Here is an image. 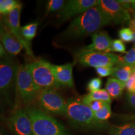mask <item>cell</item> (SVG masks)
<instances>
[{"label":"cell","mask_w":135,"mask_h":135,"mask_svg":"<svg viewBox=\"0 0 135 135\" xmlns=\"http://www.w3.org/2000/svg\"><path fill=\"white\" fill-rule=\"evenodd\" d=\"M111 23L98 6H94L76 18L63 32L61 38L70 40L93 34L103 26Z\"/></svg>","instance_id":"6da1fadb"},{"label":"cell","mask_w":135,"mask_h":135,"mask_svg":"<svg viewBox=\"0 0 135 135\" xmlns=\"http://www.w3.org/2000/svg\"><path fill=\"white\" fill-rule=\"evenodd\" d=\"M65 115L73 125L78 128L99 129L108 126L107 122L98 120L91 109L79 99L67 101Z\"/></svg>","instance_id":"7a4b0ae2"},{"label":"cell","mask_w":135,"mask_h":135,"mask_svg":"<svg viewBox=\"0 0 135 135\" xmlns=\"http://www.w3.org/2000/svg\"><path fill=\"white\" fill-rule=\"evenodd\" d=\"M25 111L31 121L34 135H71L60 121L41 109L31 106Z\"/></svg>","instance_id":"3957f363"},{"label":"cell","mask_w":135,"mask_h":135,"mask_svg":"<svg viewBox=\"0 0 135 135\" xmlns=\"http://www.w3.org/2000/svg\"><path fill=\"white\" fill-rule=\"evenodd\" d=\"M76 61L83 66L99 68L117 65L120 56L111 53L95 51L83 48L75 54Z\"/></svg>","instance_id":"277c9868"},{"label":"cell","mask_w":135,"mask_h":135,"mask_svg":"<svg viewBox=\"0 0 135 135\" xmlns=\"http://www.w3.org/2000/svg\"><path fill=\"white\" fill-rule=\"evenodd\" d=\"M50 64L44 60L35 61L27 64L33 81L40 90L56 89L61 86L56 80Z\"/></svg>","instance_id":"5b68a950"},{"label":"cell","mask_w":135,"mask_h":135,"mask_svg":"<svg viewBox=\"0 0 135 135\" xmlns=\"http://www.w3.org/2000/svg\"><path fill=\"white\" fill-rule=\"evenodd\" d=\"M16 88L20 98L24 103L30 104L36 99L40 90L33 81L27 64L18 65Z\"/></svg>","instance_id":"8992f818"},{"label":"cell","mask_w":135,"mask_h":135,"mask_svg":"<svg viewBox=\"0 0 135 135\" xmlns=\"http://www.w3.org/2000/svg\"><path fill=\"white\" fill-rule=\"evenodd\" d=\"M38 104L47 112L58 115H65L67 101L53 89H41L36 98Z\"/></svg>","instance_id":"52a82bcc"},{"label":"cell","mask_w":135,"mask_h":135,"mask_svg":"<svg viewBox=\"0 0 135 135\" xmlns=\"http://www.w3.org/2000/svg\"><path fill=\"white\" fill-rule=\"evenodd\" d=\"M18 65L11 59L0 60V98L9 99V94L16 85Z\"/></svg>","instance_id":"ba28073f"},{"label":"cell","mask_w":135,"mask_h":135,"mask_svg":"<svg viewBox=\"0 0 135 135\" xmlns=\"http://www.w3.org/2000/svg\"><path fill=\"white\" fill-rule=\"evenodd\" d=\"M98 6L111 23L123 24L129 21L131 15L127 9L124 8L118 1L115 0H100Z\"/></svg>","instance_id":"9c48e42d"},{"label":"cell","mask_w":135,"mask_h":135,"mask_svg":"<svg viewBox=\"0 0 135 135\" xmlns=\"http://www.w3.org/2000/svg\"><path fill=\"white\" fill-rule=\"evenodd\" d=\"M22 9V4L20 3L9 14L4 16L5 24L9 31L19 41L23 48L26 50L27 55L31 58H34V55L31 50V43L27 42L21 35V27L20 26V15Z\"/></svg>","instance_id":"30bf717a"},{"label":"cell","mask_w":135,"mask_h":135,"mask_svg":"<svg viewBox=\"0 0 135 135\" xmlns=\"http://www.w3.org/2000/svg\"><path fill=\"white\" fill-rule=\"evenodd\" d=\"M6 122L15 135H34L31 121L25 109L15 111L7 118Z\"/></svg>","instance_id":"8fae6325"},{"label":"cell","mask_w":135,"mask_h":135,"mask_svg":"<svg viewBox=\"0 0 135 135\" xmlns=\"http://www.w3.org/2000/svg\"><path fill=\"white\" fill-rule=\"evenodd\" d=\"M99 2L98 0H70L66 1L58 15L59 22L63 23L75 15L82 14L91 8L98 6Z\"/></svg>","instance_id":"7c38bea8"},{"label":"cell","mask_w":135,"mask_h":135,"mask_svg":"<svg viewBox=\"0 0 135 135\" xmlns=\"http://www.w3.org/2000/svg\"><path fill=\"white\" fill-rule=\"evenodd\" d=\"M55 78L60 86L69 88L74 87V80L73 76V63H66L63 65H55L50 64Z\"/></svg>","instance_id":"4fadbf2b"},{"label":"cell","mask_w":135,"mask_h":135,"mask_svg":"<svg viewBox=\"0 0 135 135\" xmlns=\"http://www.w3.org/2000/svg\"><path fill=\"white\" fill-rule=\"evenodd\" d=\"M92 43L84 47L87 50L104 53H110L112 39L106 31H97L91 35Z\"/></svg>","instance_id":"5bb4252c"},{"label":"cell","mask_w":135,"mask_h":135,"mask_svg":"<svg viewBox=\"0 0 135 135\" xmlns=\"http://www.w3.org/2000/svg\"><path fill=\"white\" fill-rule=\"evenodd\" d=\"M0 40L5 50L11 56L18 55L23 48L21 43L10 33L8 29L0 35Z\"/></svg>","instance_id":"9a60e30c"},{"label":"cell","mask_w":135,"mask_h":135,"mask_svg":"<svg viewBox=\"0 0 135 135\" xmlns=\"http://www.w3.org/2000/svg\"><path fill=\"white\" fill-rule=\"evenodd\" d=\"M126 84L114 78H109L106 83V89L113 98H118L123 94Z\"/></svg>","instance_id":"2e32d148"},{"label":"cell","mask_w":135,"mask_h":135,"mask_svg":"<svg viewBox=\"0 0 135 135\" xmlns=\"http://www.w3.org/2000/svg\"><path fill=\"white\" fill-rule=\"evenodd\" d=\"M134 66L117 65L116 66L113 67V70L111 75V77L117 79L126 84L132 74Z\"/></svg>","instance_id":"e0dca14e"},{"label":"cell","mask_w":135,"mask_h":135,"mask_svg":"<svg viewBox=\"0 0 135 135\" xmlns=\"http://www.w3.org/2000/svg\"><path fill=\"white\" fill-rule=\"evenodd\" d=\"M81 101L84 104L91 101H101L111 103V97L106 89H100L95 91L90 92L83 97Z\"/></svg>","instance_id":"ac0fdd59"},{"label":"cell","mask_w":135,"mask_h":135,"mask_svg":"<svg viewBox=\"0 0 135 135\" xmlns=\"http://www.w3.org/2000/svg\"><path fill=\"white\" fill-rule=\"evenodd\" d=\"M108 133L111 135H135V123H128L122 126H111Z\"/></svg>","instance_id":"d6986e66"},{"label":"cell","mask_w":135,"mask_h":135,"mask_svg":"<svg viewBox=\"0 0 135 135\" xmlns=\"http://www.w3.org/2000/svg\"><path fill=\"white\" fill-rule=\"evenodd\" d=\"M38 26V23H31L21 27V31L22 36L29 43H31V40L36 36Z\"/></svg>","instance_id":"ffe728a7"},{"label":"cell","mask_w":135,"mask_h":135,"mask_svg":"<svg viewBox=\"0 0 135 135\" xmlns=\"http://www.w3.org/2000/svg\"><path fill=\"white\" fill-rule=\"evenodd\" d=\"M111 103H106V104L99 111L94 112L95 118L98 121L106 122V121L111 117L112 112L111 109Z\"/></svg>","instance_id":"44dd1931"},{"label":"cell","mask_w":135,"mask_h":135,"mask_svg":"<svg viewBox=\"0 0 135 135\" xmlns=\"http://www.w3.org/2000/svg\"><path fill=\"white\" fill-rule=\"evenodd\" d=\"M20 3L19 1L16 0H3L0 4V13L6 16L13 11Z\"/></svg>","instance_id":"7402d4cb"},{"label":"cell","mask_w":135,"mask_h":135,"mask_svg":"<svg viewBox=\"0 0 135 135\" xmlns=\"http://www.w3.org/2000/svg\"><path fill=\"white\" fill-rule=\"evenodd\" d=\"M118 65H135V45L126 52L124 56H120V60Z\"/></svg>","instance_id":"603a6c76"},{"label":"cell","mask_w":135,"mask_h":135,"mask_svg":"<svg viewBox=\"0 0 135 135\" xmlns=\"http://www.w3.org/2000/svg\"><path fill=\"white\" fill-rule=\"evenodd\" d=\"M65 4V1L63 0H50L46 4V13L49 14L59 11L63 8Z\"/></svg>","instance_id":"cb8c5ba5"},{"label":"cell","mask_w":135,"mask_h":135,"mask_svg":"<svg viewBox=\"0 0 135 135\" xmlns=\"http://www.w3.org/2000/svg\"><path fill=\"white\" fill-rule=\"evenodd\" d=\"M119 36L121 41L129 43L132 42L134 38V33L129 28H124L119 31Z\"/></svg>","instance_id":"d4e9b609"},{"label":"cell","mask_w":135,"mask_h":135,"mask_svg":"<svg viewBox=\"0 0 135 135\" xmlns=\"http://www.w3.org/2000/svg\"><path fill=\"white\" fill-rule=\"evenodd\" d=\"M111 52H118V53H126V46L123 41L120 40H113L110 48Z\"/></svg>","instance_id":"484cf974"},{"label":"cell","mask_w":135,"mask_h":135,"mask_svg":"<svg viewBox=\"0 0 135 135\" xmlns=\"http://www.w3.org/2000/svg\"><path fill=\"white\" fill-rule=\"evenodd\" d=\"M102 85V81L99 78H94L88 82L87 84V89L90 92L100 89Z\"/></svg>","instance_id":"4316f807"},{"label":"cell","mask_w":135,"mask_h":135,"mask_svg":"<svg viewBox=\"0 0 135 135\" xmlns=\"http://www.w3.org/2000/svg\"><path fill=\"white\" fill-rule=\"evenodd\" d=\"M113 70V66H106L97 68L96 71L99 77L103 78L111 75Z\"/></svg>","instance_id":"83f0119b"},{"label":"cell","mask_w":135,"mask_h":135,"mask_svg":"<svg viewBox=\"0 0 135 135\" xmlns=\"http://www.w3.org/2000/svg\"><path fill=\"white\" fill-rule=\"evenodd\" d=\"M106 103L109 102H105V101H89L87 103H86V105L88 106L91 110L93 112H96V111H99V109L102 108L103 106L106 104Z\"/></svg>","instance_id":"f1b7e54d"},{"label":"cell","mask_w":135,"mask_h":135,"mask_svg":"<svg viewBox=\"0 0 135 135\" xmlns=\"http://www.w3.org/2000/svg\"><path fill=\"white\" fill-rule=\"evenodd\" d=\"M126 88L129 93H135V71L133 70L130 78L126 83Z\"/></svg>","instance_id":"f546056e"},{"label":"cell","mask_w":135,"mask_h":135,"mask_svg":"<svg viewBox=\"0 0 135 135\" xmlns=\"http://www.w3.org/2000/svg\"><path fill=\"white\" fill-rule=\"evenodd\" d=\"M118 1L126 9L135 10V0H118Z\"/></svg>","instance_id":"4dcf8cb0"},{"label":"cell","mask_w":135,"mask_h":135,"mask_svg":"<svg viewBox=\"0 0 135 135\" xmlns=\"http://www.w3.org/2000/svg\"><path fill=\"white\" fill-rule=\"evenodd\" d=\"M6 109L1 98H0V121H6Z\"/></svg>","instance_id":"1f68e13d"},{"label":"cell","mask_w":135,"mask_h":135,"mask_svg":"<svg viewBox=\"0 0 135 135\" xmlns=\"http://www.w3.org/2000/svg\"><path fill=\"white\" fill-rule=\"evenodd\" d=\"M6 30H8V28L5 24L4 16L0 13V35Z\"/></svg>","instance_id":"d6a6232c"},{"label":"cell","mask_w":135,"mask_h":135,"mask_svg":"<svg viewBox=\"0 0 135 135\" xmlns=\"http://www.w3.org/2000/svg\"><path fill=\"white\" fill-rule=\"evenodd\" d=\"M128 101L131 107L135 109V93H128Z\"/></svg>","instance_id":"836d02e7"},{"label":"cell","mask_w":135,"mask_h":135,"mask_svg":"<svg viewBox=\"0 0 135 135\" xmlns=\"http://www.w3.org/2000/svg\"><path fill=\"white\" fill-rule=\"evenodd\" d=\"M129 28L133 33H135V13H133V16H131V19L129 21Z\"/></svg>","instance_id":"e575fe53"},{"label":"cell","mask_w":135,"mask_h":135,"mask_svg":"<svg viewBox=\"0 0 135 135\" xmlns=\"http://www.w3.org/2000/svg\"><path fill=\"white\" fill-rule=\"evenodd\" d=\"M6 54V50L3 47L2 43H0V58H3Z\"/></svg>","instance_id":"d590c367"},{"label":"cell","mask_w":135,"mask_h":135,"mask_svg":"<svg viewBox=\"0 0 135 135\" xmlns=\"http://www.w3.org/2000/svg\"><path fill=\"white\" fill-rule=\"evenodd\" d=\"M124 119L127 120H135V114H130L124 116Z\"/></svg>","instance_id":"8d00e7d4"},{"label":"cell","mask_w":135,"mask_h":135,"mask_svg":"<svg viewBox=\"0 0 135 135\" xmlns=\"http://www.w3.org/2000/svg\"><path fill=\"white\" fill-rule=\"evenodd\" d=\"M0 135H8L6 131L3 128L0 127Z\"/></svg>","instance_id":"74e56055"},{"label":"cell","mask_w":135,"mask_h":135,"mask_svg":"<svg viewBox=\"0 0 135 135\" xmlns=\"http://www.w3.org/2000/svg\"><path fill=\"white\" fill-rule=\"evenodd\" d=\"M132 42L135 45V33H134V38H133V40Z\"/></svg>","instance_id":"f35d334b"},{"label":"cell","mask_w":135,"mask_h":135,"mask_svg":"<svg viewBox=\"0 0 135 135\" xmlns=\"http://www.w3.org/2000/svg\"><path fill=\"white\" fill-rule=\"evenodd\" d=\"M133 70H134L135 71V65L133 66Z\"/></svg>","instance_id":"ab89813d"}]
</instances>
